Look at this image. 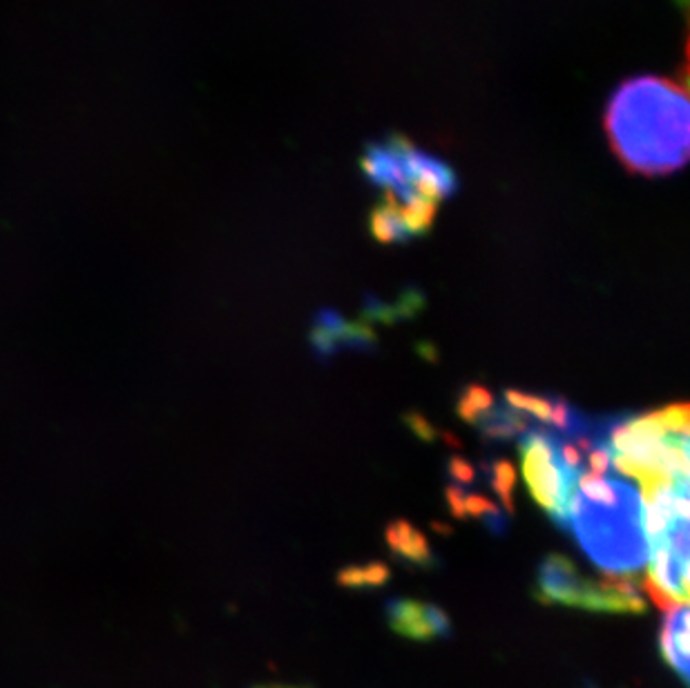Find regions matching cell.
Wrapping results in <instances>:
<instances>
[{
  "instance_id": "6da1fadb",
  "label": "cell",
  "mask_w": 690,
  "mask_h": 688,
  "mask_svg": "<svg viewBox=\"0 0 690 688\" xmlns=\"http://www.w3.org/2000/svg\"><path fill=\"white\" fill-rule=\"evenodd\" d=\"M606 132L619 161L639 175H670L688 161L690 108L686 88L663 77L619 86L606 108Z\"/></svg>"
},
{
  "instance_id": "7a4b0ae2",
  "label": "cell",
  "mask_w": 690,
  "mask_h": 688,
  "mask_svg": "<svg viewBox=\"0 0 690 688\" xmlns=\"http://www.w3.org/2000/svg\"><path fill=\"white\" fill-rule=\"evenodd\" d=\"M362 170L382 190L369 217L371 236L382 245H402L429 233L440 201L456 190L453 170L402 137L369 146Z\"/></svg>"
},
{
  "instance_id": "3957f363",
  "label": "cell",
  "mask_w": 690,
  "mask_h": 688,
  "mask_svg": "<svg viewBox=\"0 0 690 688\" xmlns=\"http://www.w3.org/2000/svg\"><path fill=\"white\" fill-rule=\"evenodd\" d=\"M566 510L568 532L603 572L630 575L648 561L641 499L630 483L583 470Z\"/></svg>"
},
{
  "instance_id": "277c9868",
  "label": "cell",
  "mask_w": 690,
  "mask_h": 688,
  "mask_svg": "<svg viewBox=\"0 0 690 688\" xmlns=\"http://www.w3.org/2000/svg\"><path fill=\"white\" fill-rule=\"evenodd\" d=\"M554 438L557 431L539 425L530 427L519 438V456L523 479L528 483V490L532 499L539 503V508L550 517V521L568 530V499L574 488L577 477L570 475L554 453Z\"/></svg>"
},
{
  "instance_id": "5b68a950",
  "label": "cell",
  "mask_w": 690,
  "mask_h": 688,
  "mask_svg": "<svg viewBox=\"0 0 690 688\" xmlns=\"http://www.w3.org/2000/svg\"><path fill=\"white\" fill-rule=\"evenodd\" d=\"M597 577L588 579L579 572L574 561L552 552L537 568L534 599L546 606H570L588 612H601L603 595Z\"/></svg>"
},
{
  "instance_id": "8992f818",
  "label": "cell",
  "mask_w": 690,
  "mask_h": 688,
  "mask_svg": "<svg viewBox=\"0 0 690 688\" xmlns=\"http://www.w3.org/2000/svg\"><path fill=\"white\" fill-rule=\"evenodd\" d=\"M384 539L393 559H398L400 564L422 570H433L440 566V557L431 550L427 537L404 519L387 524Z\"/></svg>"
},
{
  "instance_id": "52a82bcc",
  "label": "cell",
  "mask_w": 690,
  "mask_h": 688,
  "mask_svg": "<svg viewBox=\"0 0 690 688\" xmlns=\"http://www.w3.org/2000/svg\"><path fill=\"white\" fill-rule=\"evenodd\" d=\"M650 568L648 579L672 601L686 604L688 601V559L674 557L661 544L648 548Z\"/></svg>"
},
{
  "instance_id": "ba28073f",
  "label": "cell",
  "mask_w": 690,
  "mask_h": 688,
  "mask_svg": "<svg viewBox=\"0 0 690 688\" xmlns=\"http://www.w3.org/2000/svg\"><path fill=\"white\" fill-rule=\"evenodd\" d=\"M384 615L389 628L413 641H431L438 639L431 626V604H422L416 599L393 597L384 604Z\"/></svg>"
},
{
  "instance_id": "9c48e42d",
  "label": "cell",
  "mask_w": 690,
  "mask_h": 688,
  "mask_svg": "<svg viewBox=\"0 0 690 688\" xmlns=\"http://www.w3.org/2000/svg\"><path fill=\"white\" fill-rule=\"evenodd\" d=\"M659 650L666 664L679 675L681 684L688 686V670H690V659H688V608L677 606L672 608L659 630Z\"/></svg>"
},
{
  "instance_id": "30bf717a",
  "label": "cell",
  "mask_w": 690,
  "mask_h": 688,
  "mask_svg": "<svg viewBox=\"0 0 690 688\" xmlns=\"http://www.w3.org/2000/svg\"><path fill=\"white\" fill-rule=\"evenodd\" d=\"M474 427L488 442L506 445V442L521 438L532 427V422L528 413L517 411L503 402V405H494Z\"/></svg>"
},
{
  "instance_id": "8fae6325",
  "label": "cell",
  "mask_w": 690,
  "mask_h": 688,
  "mask_svg": "<svg viewBox=\"0 0 690 688\" xmlns=\"http://www.w3.org/2000/svg\"><path fill=\"white\" fill-rule=\"evenodd\" d=\"M347 318L333 309H322L316 313L309 342L318 360L327 362L342 353V336H344Z\"/></svg>"
},
{
  "instance_id": "7c38bea8",
  "label": "cell",
  "mask_w": 690,
  "mask_h": 688,
  "mask_svg": "<svg viewBox=\"0 0 690 688\" xmlns=\"http://www.w3.org/2000/svg\"><path fill=\"white\" fill-rule=\"evenodd\" d=\"M481 475L488 488L501 499L503 510L512 517L514 515V483H517L514 466L508 461V458H486L481 466Z\"/></svg>"
},
{
  "instance_id": "4fadbf2b",
  "label": "cell",
  "mask_w": 690,
  "mask_h": 688,
  "mask_svg": "<svg viewBox=\"0 0 690 688\" xmlns=\"http://www.w3.org/2000/svg\"><path fill=\"white\" fill-rule=\"evenodd\" d=\"M466 517L477 519L492 537H506L510 530V515L481 492H466Z\"/></svg>"
},
{
  "instance_id": "5bb4252c",
  "label": "cell",
  "mask_w": 690,
  "mask_h": 688,
  "mask_svg": "<svg viewBox=\"0 0 690 688\" xmlns=\"http://www.w3.org/2000/svg\"><path fill=\"white\" fill-rule=\"evenodd\" d=\"M391 577V570L382 561H369L360 566H344L338 570L336 581L342 588L364 590V588H382Z\"/></svg>"
},
{
  "instance_id": "9a60e30c",
  "label": "cell",
  "mask_w": 690,
  "mask_h": 688,
  "mask_svg": "<svg viewBox=\"0 0 690 688\" xmlns=\"http://www.w3.org/2000/svg\"><path fill=\"white\" fill-rule=\"evenodd\" d=\"M494 405H497L494 393L488 387L472 382V385H466L463 391H460L458 402H456V413L460 420L474 427Z\"/></svg>"
},
{
  "instance_id": "2e32d148",
  "label": "cell",
  "mask_w": 690,
  "mask_h": 688,
  "mask_svg": "<svg viewBox=\"0 0 690 688\" xmlns=\"http://www.w3.org/2000/svg\"><path fill=\"white\" fill-rule=\"evenodd\" d=\"M503 402L517 411H523L539 422L548 425L550 411H552V396H539V393H528L521 389H506L503 391Z\"/></svg>"
},
{
  "instance_id": "e0dca14e",
  "label": "cell",
  "mask_w": 690,
  "mask_h": 688,
  "mask_svg": "<svg viewBox=\"0 0 690 688\" xmlns=\"http://www.w3.org/2000/svg\"><path fill=\"white\" fill-rule=\"evenodd\" d=\"M378 347V336L373 325H369L367 320H347L344 327V336H342V351H360V353H369L376 351Z\"/></svg>"
},
{
  "instance_id": "ac0fdd59",
  "label": "cell",
  "mask_w": 690,
  "mask_h": 688,
  "mask_svg": "<svg viewBox=\"0 0 690 688\" xmlns=\"http://www.w3.org/2000/svg\"><path fill=\"white\" fill-rule=\"evenodd\" d=\"M444 472L451 479V486H458V488H470L479 481V470L468 461L466 456H460V453H451L447 458Z\"/></svg>"
},
{
  "instance_id": "d6986e66",
  "label": "cell",
  "mask_w": 690,
  "mask_h": 688,
  "mask_svg": "<svg viewBox=\"0 0 690 688\" xmlns=\"http://www.w3.org/2000/svg\"><path fill=\"white\" fill-rule=\"evenodd\" d=\"M663 427L668 429V433L674 436H688V420H690V409L686 402H672L663 409H659Z\"/></svg>"
},
{
  "instance_id": "ffe728a7",
  "label": "cell",
  "mask_w": 690,
  "mask_h": 688,
  "mask_svg": "<svg viewBox=\"0 0 690 688\" xmlns=\"http://www.w3.org/2000/svg\"><path fill=\"white\" fill-rule=\"evenodd\" d=\"M404 425L413 431V436H418L420 440H424V442H433V440H438V429L429 422V418H424L422 413H418V411H407L404 413Z\"/></svg>"
},
{
  "instance_id": "44dd1931",
  "label": "cell",
  "mask_w": 690,
  "mask_h": 688,
  "mask_svg": "<svg viewBox=\"0 0 690 688\" xmlns=\"http://www.w3.org/2000/svg\"><path fill=\"white\" fill-rule=\"evenodd\" d=\"M586 466L590 468V472L599 475V477H608L610 468H612V451L606 442H599L586 458Z\"/></svg>"
},
{
  "instance_id": "7402d4cb",
  "label": "cell",
  "mask_w": 690,
  "mask_h": 688,
  "mask_svg": "<svg viewBox=\"0 0 690 688\" xmlns=\"http://www.w3.org/2000/svg\"><path fill=\"white\" fill-rule=\"evenodd\" d=\"M466 492L468 490H463V488H458V486H447V490H444V501H447V508H449V512L458 519V521H466L468 517H466Z\"/></svg>"
},
{
  "instance_id": "603a6c76",
  "label": "cell",
  "mask_w": 690,
  "mask_h": 688,
  "mask_svg": "<svg viewBox=\"0 0 690 688\" xmlns=\"http://www.w3.org/2000/svg\"><path fill=\"white\" fill-rule=\"evenodd\" d=\"M639 588L641 590H646V595L652 599V604L659 608V610H663V612H670L672 608H677V606H683V604H677V601H672L668 595H663L650 579H648V575L646 577H641L639 579Z\"/></svg>"
},
{
  "instance_id": "cb8c5ba5",
  "label": "cell",
  "mask_w": 690,
  "mask_h": 688,
  "mask_svg": "<svg viewBox=\"0 0 690 688\" xmlns=\"http://www.w3.org/2000/svg\"><path fill=\"white\" fill-rule=\"evenodd\" d=\"M256 688H311V686H280V684H264V686H256Z\"/></svg>"
}]
</instances>
